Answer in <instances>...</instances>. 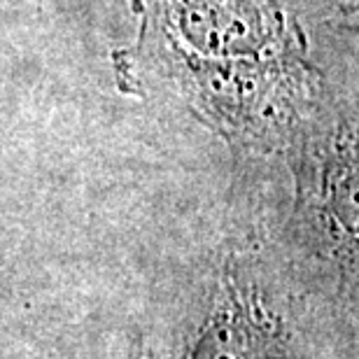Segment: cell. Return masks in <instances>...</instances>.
Returning a JSON list of instances; mask_svg holds the SVG:
<instances>
[{"label": "cell", "mask_w": 359, "mask_h": 359, "mask_svg": "<svg viewBox=\"0 0 359 359\" xmlns=\"http://www.w3.org/2000/svg\"><path fill=\"white\" fill-rule=\"evenodd\" d=\"M297 357L292 290L252 257L229 252L194 304L180 359Z\"/></svg>", "instance_id": "obj_1"}, {"label": "cell", "mask_w": 359, "mask_h": 359, "mask_svg": "<svg viewBox=\"0 0 359 359\" xmlns=\"http://www.w3.org/2000/svg\"><path fill=\"white\" fill-rule=\"evenodd\" d=\"M128 359H149V355H147V346H145V343H142L140 339L131 346V353H128Z\"/></svg>", "instance_id": "obj_2"}]
</instances>
